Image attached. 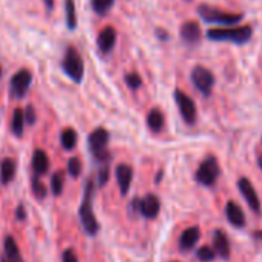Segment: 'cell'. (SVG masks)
I'll return each instance as SVG.
<instances>
[{
    "label": "cell",
    "mask_w": 262,
    "mask_h": 262,
    "mask_svg": "<svg viewBox=\"0 0 262 262\" xmlns=\"http://www.w3.org/2000/svg\"><path fill=\"white\" fill-rule=\"evenodd\" d=\"M31 80H33V76H31V73H30L28 70H20V71H17V73L11 77V82H10L11 96L16 97V99L25 97V94H27L28 90H30Z\"/></svg>",
    "instance_id": "obj_8"
},
{
    "label": "cell",
    "mask_w": 262,
    "mask_h": 262,
    "mask_svg": "<svg viewBox=\"0 0 262 262\" xmlns=\"http://www.w3.org/2000/svg\"><path fill=\"white\" fill-rule=\"evenodd\" d=\"M199 16L202 17V20L208 22V24H217V25H236L239 20H242V14H236V13H225L221 11L214 7H208V5H201L198 8Z\"/></svg>",
    "instance_id": "obj_4"
},
{
    "label": "cell",
    "mask_w": 262,
    "mask_h": 262,
    "mask_svg": "<svg viewBox=\"0 0 262 262\" xmlns=\"http://www.w3.org/2000/svg\"><path fill=\"white\" fill-rule=\"evenodd\" d=\"M16 219L17 221H25L27 219V213H25V207L24 205H19L17 210H16Z\"/></svg>",
    "instance_id": "obj_34"
},
{
    "label": "cell",
    "mask_w": 262,
    "mask_h": 262,
    "mask_svg": "<svg viewBox=\"0 0 262 262\" xmlns=\"http://www.w3.org/2000/svg\"><path fill=\"white\" fill-rule=\"evenodd\" d=\"M219 174H221V168L217 165V161L214 158H208L199 165L196 171V181L204 187H213Z\"/></svg>",
    "instance_id": "obj_6"
},
{
    "label": "cell",
    "mask_w": 262,
    "mask_h": 262,
    "mask_svg": "<svg viewBox=\"0 0 262 262\" xmlns=\"http://www.w3.org/2000/svg\"><path fill=\"white\" fill-rule=\"evenodd\" d=\"M63 184H65V176L62 171H56L51 178V191L54 196H60L63 191Z\"/></svg>",
    "instance_id": "obj_25"
},
{
    "label": "cell",
    "mask_w": 262,
    "mask_h": 262,
    "mask_svg": "<svg viewBox=\"0 0 262 262\" xmlns=\"http://www.w3.org/2000/svg\"><path fill=\"white\" fill-rule=\"evenodd\" d=\"M174 100L179 106V111L184 117V120L190 125H193L196 122V116H198V111H196V105L193 102V99L190 96H187L184 91L181 90H176L174 91Z\"/></svg>",
    "instance_id": "obj_9"
},
{
    "label": "cell",
    "mask_w": 262,
    "mask_h": 262,
    "mask_svg": "<svg viewBox=\"0 0 262 262\" xmlns=\"http://www.w3.org/2000/svg\"><path fill=\"white\" fill-rule=\"evenodd\" d=\"M93 199H94V184L91 179L86 181L85 184V191H83V201L79 208V217L82 222V227L86 234L94 236L99 231V222L94 216L93 211Z\"/></svg>",
    "instance_id": "obj_1"
},
{
    "label": "cell",
    "mask_w": 262,
    "mask_h": 262,
    "mask_svg": "<svg viewBox=\"0 0 262 262\" xmlns=\"http://www.w3.org/2000/svg\"><path fill=\"white\" fill-rule=\"evenodd\" d=\"M259 167H260V168H262V156H260V158H259Z\"/></svg>",
    "instance_id": "obj_38"
},
{
    "label": "cell",
    "mask_w": 262,
    "mask_h": 262,
    "mask_svg": "<svg viewBox=\"0 0 262 262\" xmlns=\"http://www.w3.org/2000/svg\"><path fill=\"white\" fill-rule=\"evenodd\" d=\"M116 178H117V184L120 187V194L125 196L129 190L131 181H133V168L126 164H120L116 168Z\"/></svg>",
    "instance_id": "obj_13"
},
{
    "label": "cell",
    "mask_w": 262,
    "mask_h": 262,
    "mask_svg": "<svg viewBox=\"0 0 262 262\" xmlns=\"http://www.w3.org/2000/svg\"><path fill=\"white\" fill-rule=\"evenodd\" d=\"M62 262H79L77 260V254L74 253V250L67 248L62 254Z\"/></svg>",
    "instance_id": "obj_33"
},
{
    "label": "cell",
    "mask_w": 262,
    "mask_h": 262,
    "mask_svg": "<svg viewBox=\"0 0 262 262\" xmlns=\"http://www.w3.org/2000/svg\"><path fill=\"white\" fill-rule=\"evenodd\" d=\"M181 37L187 43H198L201 40V27H199V24H196L193 20H188V22L182 24Z\"/></svg>",
    "instance_id": "obj_14"
},
{
    "label": "cell",
    "mask_w": 262,
    "mask_h": 262,
    "mask_svg": "<svg viewBox=\"0 0 262 262\" xmlns=\"http://www.w3.org/2000/svg\"><path fill=\"white\" fill-rule=\"evenodd\" d=\"M60 144L65 150H73L77 144V133L73 128H65L60 135Z\"/></svg>",
    "instance_id": "obj_23"
},
{
    "label": "cell",
    "mask_w": 262,
    "mask_h": 262,
    "mask_svg": "<svg viewBox=\"0 0 262 262\" xmlns=\"http://www.w3.org/2000/svg\"><path fill=\"white\" fill-rule=\"evenodd\" d=\"M251 27H236V28H213L207 31V37L214 42H231L242 45L251 39Z\"/></svg>",
    "instance_id": "obj_2"
},
{
    "label": "cell",
    "mask_w": 262,
    "mask_h": 262,
    "mask_svg": "<svg viewBox=\"0 0 262 262\" xmlns=\"http://www.w3.org/2000/svg\"><path fill=\"white\" fill-rule=\"evenodd\" d=\"M31 190H33V193H34V196L37 198V199H45L47 198V194H48V191H47V187H45V184L39 179V176H36L34 174V178L31 179Z\"/></svg>",
    "instance_id": "obj_26"
},
{
    "label": "cell",
    "mask_w": 262,
    "mask_h": 262,
    "mask_svg": "<svg viewBox=\"0 0 262 262\" xmlns=\"http://www.w3.org/2000/svg\"><path fill=\"white\" fill-rule=\"evenodd\" d=\"M108 139H110V135H108V131L105 128L94 129L93 133L90 135V138H88V145H90V150H91L93 156L97 161L105 162V164H108V159H110V153L106 151Z\"/></svg>",
    "instance_id": "obj_5"
},
{
    "label": "cell",
    "mask_w": 262,
    "mask_h": 262,
    "mask_svg": "<svg viewBox=\"0 0 262 262\" xmlns=\"http://www.w3.org/2000/svg\"><path fill=\"white\" fill-rule=\"evenodd\" d=\"M237 187H239L241 194H242V196H244V199L247 201L248 207H250L253 211L259 213V211H260V199L257 198V193H256V190H254L253 184H251L248 179L242 178V179H239Z\"/></svg>",
    "instance_id": "obj_10"
},
{
    "label": "cell",
    "mask_w": 262,
    "mask_h": 262,
    "mask_svg": "<svg viewBox=\"0 0 262 262\" xmlns=\"http://www.w3.org/2000/svg\"><path fill=\"white\" fill-rule=\"evenodd\" d=\"M225 213H227L228 222H230L233 227H237V228L244 227V224H245V216H244L242 208H241L236 202H233V201L227 202Z\"/></svg>",
    "instance_id": "obj_15"
},
{
    "label": "cell",
    "mask_w": 262,
    "mask_h": 262,
    "mask_svg": "<svg viewBox=\"0 0 262 262\" xmlns=\"http://www.w3.org/2000/svg\"><path fill=\"white\" fill-rule=\"evenodd\" d=\"M16 176V162L13 159H4L0 164V182L4 185L10 184Z\"/></svg>",
    "instance_id": "obj_20"
},
{
    "label": "cell",
    "mask_w": 262,
    "mask_h": 262,
    "mask_svg": "<svg viewBox=\"0 0 262 262\" xmlns=\"http://www.w3.org/2000/svg\"><path fill=\"white\" fill-rule=\"evenodd\" d=\"M161 211V201L155 194H147L145 198L139 199V213L148 219H155Z\"/></svg>",
    "instance_id": "obj_11"
},
{
    "label": "cell",
    "mask_w": 262,
    "mask_h": 262,
    "mask_svg": "<svg viewBox=\"0 0 262 262\" xmlns=\"http://www.w3.org/2000/svg\"><path fill=\"white\" fill-rule=\"evenodd\" d=\"M254 236H256L257 239H259V237L262 239V231H256V233H254Z\"/></svg>",
    "instance_id": "obj_36"
},
{
    "label": "cell",
    "mask_w": 262,
    "mask_h": 262,
    "mask_svg": "<svg viewBox=\"0 0 262 262\" xmlns=\"http://www.w3.org/2000/svg\"><path fill=\"white\" fill-rule=\"evenodd\" d=\"M91 5L97 14L103 16L111 10V7L114 5V0H91Z\"/></svg>",
    "instance_id": "obj_27"
},
{
    "label": "cell",
    "mask_w": 262,
    "mask_h": 262,
    "mask_svg": "<svg viewBox=\"0 0 262 262\" xmlns=\"http://www.w3.org/2000/svg\"><path fill=\"white\" fill-rule=\"evenodd\" d=\"M0 262H11V260H10L8 257H5V256H4L2 259H0Z\"/></svg>",
    "instance_id": "obj_37"
},
{
    "label": "cell",
    "mask_w": 262,
    "mask_h": 262,
    "mask_svg": "<svg viewBox=\"0 0 262 262\" xmlns=\"http://www.w3.org/2000/svg\"><path fill=\"white\" fill-rule=\"evenodd\" d=\"M110 179V167L108 165H103L99 171V185L103 187Z\"/></svg>",
    "instance_id": "obj_32"
},
{
    "label": "cell",
    "mask_w": 262,
    "mask_h": 262,
    "mask_svg": "<svg viewBox=\"0 0 262 262\" xmlns=\"http://www.w3.org/2000/svg\"><path fill=\"white\" fill-rule=\"evenodd\" d=\"M191 82L204 96H210L214 86V76L205 67H194L191 71Z\"/></svg>",
    "instance_id": "obj_7"
},
{
    "label": "cell",
    "mask_w": 262,
    "mask_h": 262,
    "mask_svg": "<svg viewBox=\"0 0 262 262\" xmlns=\"http://www.w3.org/2000/svg\"><path fill=\"white\" fill-rule=\"evenodd\" d=\"M25 122L28 125H34L36 123V111H34L33 105H28L27 110H25Z\"/></svg>",
    "instance_id": "obj_31"
},
{
    "label": "cell",
    "mask_w": 262,
    "mask_h": 262,
    "mask_svg": "<svg viewBox=\"0 0 262 262\" xmlns=\"http://www.w3.org/2000/svg\"><path fill=\"white\" fill-rule=\"evenodd\" d=\"M33 170L36 176H42L50 170V159L43 150H36L33 155Z\"/></svg>",
    "instance_id": "obj_17"
},
{
    "label": "cell",
    "mask_w": 262,
    "mask_h": 262,
    "mask_svg": "<svg viewBox=\"0 0 262 262\" xmlns=\"http://www.w3.org/2000/svg\"><path fill=\"white\" fill-rule=\"evenodd\" d=\"M65 16H67V27H68V30H74L77 27V16H76L74 0H65Z\"/></svg>",
    "instance_id": "obj_24"
},
{
    "label": "cell",
    "mask_w": 262,
    "mask_h": 262,
    "mask_svg": "<svg viewBox=\"0 0 262 262\" xmlns=\"http://www.w3.org/2000/svg\"><path fill=\"white\" fill-rule=\"evenodd\" d=\"M213 244H214V251L224 257V259H228L230 257V241L227 237V234L222 231V230H216L214 234H213Z\"/></svg>",
    "instance_id": "obj_16"
},
{
    "label": "cell",
    "mask_w": 262,
    "mask_h": 262,
    "mask_svg": "<svg viewBox=\"0 0 262 262\" xmlns=\"http://www.w3.org/2000/svg\"><path fill=\"white\" fill-rule=\"evenodd\" d=\"M199 237H201L199 228H198V227H188V228L182 233L181 241H179V245H181V248H182L184 251L191 250V248L196 245V242L199 241Z\"/></svg>",
    "instance_id": "obj_18"
},
{
    "label": "cell",
    "mask_w": 262,
    "mask_h": 262,
    "mask_svg": "<svg viewBox=\"0 0 262 262\" xmlns=\"http://www.w3.org/2000/svg\"><path fill=\"white\" fill-rule=\"evenodd\" d=\"M25 111H22L20 108L14 110L13 114V120H11V131L14 133V136L22 138L24 136V126H25Z\"/></svg>",
    "instance_id": "obj_21"
},
{
    "label": "cell",
    "mask_w": 262,
    "mask_h": 262,
    "mask_svg": "<svg viewBox=\"0 0 262 262\" xmlns=\"http://www.w3.org/2000/svg\"><path fill=\"white\" fill-rule=\"evenodd\" d=\"M80 171H82V164L77 158H71L68 161V173L73 176V178H79L80 176Z\"/></svg>",
    "instance_id": "obj_30"
},
{
    "label": "cell",
    "mask_w": 262,
    "mask_h": 262,
    "mask_svg": "<svg viewBox=\"0 0 262 262\" xmlns=\"http://www.w3.org/2000/svg\"><path fill=\"white\" fill-rule=\"evenodd\" d=\"M198 257H199L202 262H211V260H214V257H216V251H214V248H211V247H208V245H204V247H201V248L198 250Z\"/></svg>",
    "instance_id": "obj_28"
},
{
    "label": "cell",
    "mask_w": 262,
    "mask_h": 262,
    "mask_svg": "<svg viewBox=\"0 0 262 262\" xmlns=\"http://www.w3.org/2000/svg\"><path fill=\"white\" fill-rule=\"evenodd\" d=\"M125 82L126 85L131 88V90H138L141 85H142V80H141V76L138 73H128L125 76Z\"/></svg>",
    "instance_id": "obj_29"
},
{
    "label": "cell",
    "mask_w": 262,
    "mask_h": 262,
    "mask_svg": "<svg viewBox=\"0 0 262 262\" xmlns=\"http://www.w3.org/2000/svg\"><path fill=\"white\" fill-rule=\"evenodd\" d=\"M43 4H45V7H47L48 11H51L54 8V0H43Z\"/></svg>",
    "instance_id": "obj_35"
},
{
    "label": "cell",
    "mask_w": 262,
    "mask_h": 262,
    "mask_svg": "<svg viewBox=\"0 0 262 262\" xmlns=\"http://www.w3.org/2000/svg\"><path fill=\"white\" fill-rule=\"evenodd\" d=\"M4 248H5V257H8L11 262H24L20 250L17 247V242L13 236H7L4 241Z\"/></svg>",
    "instance_id": "obj_19"
},
{
    "label": "cell",
    "mask_w": 262,
    "mask_h": 262,
    "mask_svg": "<svg viewBox=\"0 0 262 262\" xmlns=\"http://www.w3.org/2000/svg\"><path fill=\"white\" fill-rule=\"evenodd\" d=\"M0 79H2V67H0Z\"/></svg>",
    "instance_id": "obj_39"
},
{
    "label": "cell",
    "mask_w": 262,
    "mask_h": 262,
    "mask_svg": "<svg viewBox=\"0 0 262 262\" xmlns=\"http://www.w3.org/2000/svg\"><path fill=\"white\" fill-rule=\"evenodd\" d=\"M62 68L65 74L76 83H80L83 79V60L79 54V51L74 47H68L62 60Z\"/></svg>",
    "instance_id": "obj_3"
},
{
    "label": "cell",
    "mask_w": 262,
    "mask_h": 262,
    "mask_svg": "<svg viewBox=\"0 0 262 262\" xmlns=\"http://www.w3.org/2000/svg\"><path fill=\"white\" fill-rule=\"evenodd\" d=\"M116 30L113 27H105L97 36V48L102 54H108L116 45Z\"/></svg>",
    "instance_id": "obj_12"
},
{
    "label": "cell",
    "mask_w": 262,
    "mask_h": 262,
    "mask_svg": "<svg viewBox=\"0 0 262 262\" xmlns=\"http://www.w3.org/2000/svg\"><path fill=\"white\" fill-rule=\"evenodd\" d=\"M147 125L153 133H159L164 128V114L159 110H151L147 116Z\"/></svg>",
    "instance_id": "obj_22"
}]
</instances>
